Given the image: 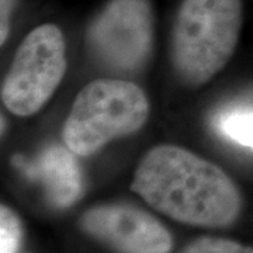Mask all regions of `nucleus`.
I'll list each match as a JSON object with an SVG mask.
<instances>
[{"mask_svg": "<svg viewBox=\"0 0 253 253\" xmlns=\"http://www.w3.org/2000/svg\"><path fill=\"white\" fill-rule=\"evenodd\" d=\"M131 190L156 211L189 225H231L242 210L234 180L215 163L179 145L151 148L138 162Z\"/></svg>", "mask_w": 253, "mask_h": 253, "instance_id": "obj_1", "label": "nucleus"}, {"mask_svg": "<svg viewBox=\"0 0 253 253\" xmlns=\"http://www.w3.org/2000/svg\"><path fill=\"white\" fill-rule=\"evenodd\" d=\"M242 21V0H181L170 45L177 79L199 87L221 72L235 52Z\"/></svg>", "mask_w": 253, "mask_h": 253, "instance_id": "obj_2", "label": "nucleus"}, {"mask_svg": "<svg viewBox=\"0 0 253 253\" xmlns=\"http://www.w3.org/2000/svg\"><path fill=\"white\" fill-rule=\"evenodd\" d=\"M149 114V100L135 83L96 79L73 100L63 123L62 139L76 156H91L111 141L135 134Z\"/></svg>", "mask_w": 253, "mask_h": 253, "instance_id": "obj_3", "label": "nucleus"}, {"mask_svg": "<svg viewBox=\"0 0 253 253\" xmlns=\"http://www.w3.org/2000/svg\"><path fill=\"white\" fill-rule=\"evenodd\" d=\"M66 68L62 31L49 23L38 26L18 45L1 83V103L14 116H34L54 96Z\"/></svg>", "mask_w": 253, "mask_h": 253, "instance_id": "obj_4", "label": "nucleus"}, {"mask_svg": "<svg viewBox=\"0 0 253 253\" xmlns=\"http://www.w3.org/2000/svg\"><path fill=\"white\" fill-rule=\"evenodd\" d=\"M152 11L146 0H111L93 21L87 44L103 63L138 69L152 48Z\"/></svg>", "mask_w": 253, "mask_h": 253, "instance_id": "obj_5", "label": "nucleus"}, {"mask_svg": "<svg viewBox=\"0 0 253 253\" xmlns=\"http://www.w3.org/2000/svg\"><path fill=\"white\" fill-rule=\"evenodd\" d=\"M82 228L120 253H170L169 231L149 212L129 204L90 208L82 217Z\"/></svg>", "mask_w": 253, "mask_h": 253, "instance_id": "obj_6", "label": "nucleus"}, {"mask_svg": "<svg viewBox=\"0 0 253 253\" xmlns=\"http://www.w3.org/2000/svg\"><path fill=\"white\" fill-rule=\"evenodd\" d=\"M73 155L68 146L48 148L30 172L42 184L55 207H69L82 196L83 177Z\"/></svg>", "mask_w": 253, "mask_h": 253, "instance_id": "obj_7", "label": "nucleus"}, {"mask_svg": "<svg viewBox=\"0 0 253 253\" xmlns=\"http://www.w3.org/2000/svg\"><path fill=\"white\" fill-rule=\"evenodd\" d=\"M218 126L229 139L253 149V111L234 110L225 113Z\"/></svg>", "mask_w": 253, "mask_h": 253, "instance_id": "obj_8", "label": "nucleus"}, {"mask_svg": "<svg viewBox=\"0 0 253 253\" xmlns=\"http://www.w3.org/2000/svg\"><path fill=\"white\" fill-rule=\"evenodd\" d=\"M21 222L7 206L0 207V253H16L21 241Z\"/></svg>", "mask_w": 253, "mask_h": 253, "instance_id": "obj_9", "label": "nucleus"}, {"mask_svg": "<svg viewBox=\"0 0 253 253\" xmlns=\"http://www.w3.org/2000/svg\"><path fill=\"white\" fill-rule=\"evenodd\" d=\"M181 253H253V248L225 238L201 236L187 245Z\"/></svg>", "mask_w": 253, "mask_h": 253, "instance_id": "obj_10", "label": "nucleus"}, {"mask_svg": "<svg viewBox=\"0 0 253 253\" xmlns=\"http://www.w3.org/2000/svg\"><path fill=\"white\" fill-rule=\"evenodd\" d=\"M10 0H1V44H4L9 36V16H10Z\"/></svg>", "mask_w": 253, "mask_h": 253, "instance_id": "obj_11", "label": "nucleus"}]
</instances>
